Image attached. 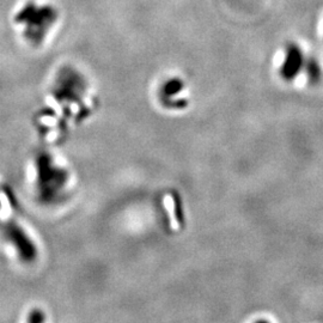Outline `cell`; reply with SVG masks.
Returning <instances> with one entry per match:
<instances>
[{
  "label": "cell",
  "instance_id": "6da1fadb",
  "mask_svg": "<svg viewBox=\"0 0 323 323\" xmlns=\"http://www.w3.org/2000/svg\"><path fill=\"white\" fill-rule=\"evenodd\" d=\"M60 23L61 12L50 0H22L11 17V24L18 36L34 47L49 40Z\"/></svg>",
  "mask_w": 323,
  "mask_h": 323
},
{
  "label": "cell",
  "instance_id": "3957f363",
  "mask_svg": "<svg viewBox=\"0 0 323 323\" xmlns=\"http://www.w3.org/2000/svg\"><path fill=\"white\" fill-rule=\"evenodd\" d=\"M182 88H183V83H182L181 80L172 79V80H169V82L165 84L163 91H164V95L167 96V97H171V96L177 94Z\"/></svg>",
  "mask_w": 323,
  "mask_h": 323
},
{
  "label": "cell",
  "instance_id": "7a4b0ae2",
  "mask_svg": "<svg viewBox=\"0 0 323 323\" xmlns=\"http://www.w3.org/2000/svg\"><path fill=\"white\" fill-rule=\"evenodd\" d=\"M302 66V54L299 52L298 48L291 47L287 52L285 64L283 67V76L286 79H292L298 71L301 70Z\"/></svg>",
  "mask_w": 323,
  "mask_h": 323
}]
</instances>
